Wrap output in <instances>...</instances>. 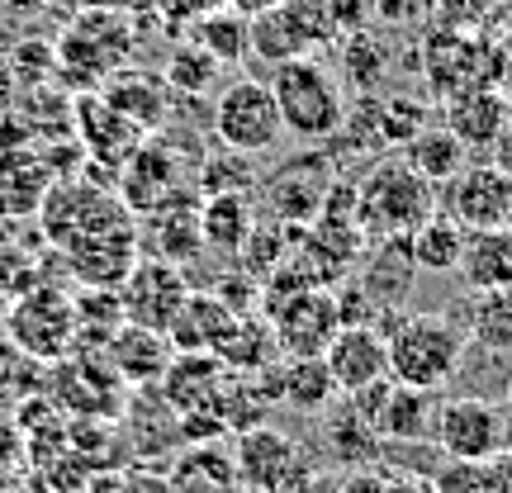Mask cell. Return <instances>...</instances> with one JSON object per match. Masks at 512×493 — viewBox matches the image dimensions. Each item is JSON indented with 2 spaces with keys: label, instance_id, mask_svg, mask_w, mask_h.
Returning <instances> with one entry per match:
<instances>
[{
  "label": "cell",
  "instance_id": "cell-41",
  "mask_svg": "<svg viewBox=\"0 0 512 493\" xmlns=\"http://www.w3.org/2000/svg\"><path fill=\"white\" fill-rule=\"evenodd\" d=\"M508 408H512V403H508Z\"/></svg>",
  "mask_w": 512,
  "mask_h": 493
},
{
  "label": "cell",
  "instance_id": "cell-29",
  "mask_svg": "<svg viewBox=\"0 0 512 493\" xmlns=\"http://www.w3.org/2000/svg\"><path fill=\"white\" fill-rule=\"evenodd\" d=\"M465 238L470 233L437 209L432 219H422L403 242H408V256H413V271H456L460 252H465Z\"/></svg>",
  "mask_w": 512,
  "mask_h": 493
},
{
  "label": "cell",
  "instance_id": "cell-8",
  "mask_svg": "<svg viewBox=\"0 0 512 493\" xmlns=\"http://www.w3.org/2000/svg\"><path fill=\"white\" fill-rule=\"evenodd\" d=\"M437 209L446 219H456L465 233L503 228L512 219V171L494 162L465 166L437 190Z\"/></svg>",
  "mask_w": 512,
  "mask_h": 493
},
{
  "label": "cell",
  "instance_id": "cell-21",
  "mask_svg": "<svg viewBox=\"0 0 512 493\" xmlns=\"http://www.w3.org/2000/svg\"><path fill=\"white\" fill-rule=\"evenodd\" d=\"M456 275L465 280L470 294H489V290H512V233L508 228H484L465 238Z\"/></svg>",
  "mask_w": 512,
  "mask_h": 493
},
{
  "label": "cell",
  "instance_id": "cell-6",
  "mask_svg": "<svg viewBox=\"0 0 512 493\" xmlns=\"http://www.w3.org/2000/svg\"><path fill=\"white\" fill-rule=\"evenodd\" d=\"M437 394L427 389H408V384L380 380L351 394L347 408L366 422L370 432L380 437V446H418V441H432V427H437Z\"/></svg>",
  "mask_w": 512,
  "mask_h": 493
},
{
  "label": "cell",
  "instance_id": "cell-24",
  "mask_svg": "<svg viewBox=\"0 0 512 493\" xmlns=\"http://www.w3.org/2000/svg\"><path fill=\"white\" fill-rule=\"evenodd\" d=\"M190 43H200L219 67H242V62L252 57V19L238 15V10H228V5H214V10L195 15Z\"/></svg>",
  "mask_w": 512,
  "mask_h": 493
},
{
  "label": "cell",
  "instance_id": "cell-22",
  "mask_svg": "<svg viewBox=\"0 0 512 493\" xmlns=\"http://www.w3.org/2000/svg\"><path fill=\"white\" fill-rule=\"evenodd\" d=\"M176 195H181V171H176V162H171V152L143 143L124 162V200H128V209L152 214V209H162V204L176 200Z\"/></svg>",
  "mask_w": 512,
  "mask_h": 493
},
{
  "label": "cell",
  "instance_id": "cell-13",
  "mask_svg": "<svg viewBox=\"0 0 512 493\" xmlns=\"http://www.w3.org/2000/svg\"><path fill=\"white\" fill-rule=\"evenodd\" d=\"M323 366H328L332 384H337V399H351L370 384L389 380V347H384V332L375 323H356V328H337V337L323 351Z\"/></svg>",
  "mask_w": 512,
  "mask_h": 493
},
{
  "label": "cell",
  "instance_id": "cell-27",
  "mask_svg": "<svg viewBox=\"0 0 512 493\" xmlns=\"http://www.w3.org/2000/svg\"><path fill=\"white\" fill-rule=\"evenodd\" d=\"M76 128H81V138H86V147H91L95 157H114V162H128L138 147H143V133L128 124L124 114H114L100 95L95 100H81L76 105Z\"/></svg>",
  "mask_w": 512,
  "mask_h": 493
},
{
  "label": "cell",
  "instance_id": "cell-5",
  "mask_svg": "<svg viewBox=\"0 0 512 493\" xmlns=\"http://www.w3.org/2000/svg\"><path fill=\"white\" fill-rule=\"evenodd\" d=\"M214 133L238 157H266V152H275L280 138H285V124H280L271 86L256 81V76H242L233 86H223L219 100H214Z\"/></svg>",
  "mask_w": 512,
  "mask_h": 493
},
{
  "label": "cell",
  "instance_id": "cell-39",
  "mask_svg": "<svg viewBox=\"0 0 512 493\" xmlns=\"http://www.w3.org/2000/svg\"><path fill=\"white\" fill-rule=\"evenodd\" d=\"M228 10H238V15H247V19H256V15H266V10H275L280 0H223Z\"/></svg>",
  "mask_w": 512,
  "mask_h": 493
},
{
  "label": "cell",
  "instance_id": "cell-35",
  "mask_svg": "<svg viewBox=\"0 0 512 493\" xmlns=\"http://www.w3.org/2000/svg\"><path fill=\"white\" fill-rule=\"evenodd\" d=\"M375 128H380L384 147H403L408 138H418L422 128H427V105L408 100V95H394V100H384L380 110H375Z\"/></svg>",
  "mask_w": 512,
  "mask_h": 493
},
{
  "label": "cell",
  "instance_id": "cell-36",
  "mask_svg": "<svg viewBox=\"0 0 512 493\" xmlns=\"http://www.w3.org/2000/svg\"><path fill=\"white\" fill-rule=\"evenodd\" d=\"M437 15V0H370V24L380 29H418Z\"/></svg>",
  "mask_w": 512,
  "mask_h": 493
},
{
  "label": "cell",
  "instance_id": "cell-31",
  "mask_svg": "<svg viewBox=\"0 0 512 493\" xmlns=\"http://www.w3.org/2000/svg\"><path fill=\"white\" fill-rule=\"evenodd\" d=\"M384 72H389V48H384V38H375L370 29L337 43V76H347L356 91H370Z\"/></svg>",
  "mask_w": 512,
  "mask_h": 493
},
{
  "label": "cell",
  "instance_id": "cell-18",
  "mask_svg": "<svg viewBox=\"0 0 512 493\" xmlns=\"http://www.w3.org/2000/svg\"><path fill=\"white\" fill-rule=\"evenodd\" d=\"M252 233H256V200L247 190H223V195H204L200 200L204 252L242 256V247H247Z\"/></svg>",
  "mask_w": 512,
  "mask_h": 493
},
{
  "label": "cell",
  "instance_id": "cell-4",
  "mask_svg": "<svg viewBox=\"0 0 512 493\" xmlns=\"http://www.w3.org/2000/svg\"><path fill=\"white\" fill-rule=\"evenodd\" d=\"M432 441L446 460L460 465H489V460L512 451V408L479 394H460V399L437 403V427Z\"/></svg>",
  "mask_w": 512,
  "mask_h": 493
},
{
  "label": "cell",
  "instance_id": "cell-20",
  "mask_svg": "<svg viewBox=\"0 0 512 493\" xmlns=\"http://www.w3.org/2000/svg\"><path fill=\"white\" fill-rule=\"evenodd\" d=\"M100 100L110 105L114 114H124L138 133H152V128L166 119V105H171V91L157 72H114L105 81Z\"/></svg>",
  "mask_w": 512,
  "mask_h": 493
},
{
  "label": "cell",
  "instance_id": "cell-38",
  "mask_svg": "<svg viewBox=\"0 0 512 493\" xmlns=\"http://www.w3.org/2000/svg\"><path fill=\"white\" fill-rule=\"evenodd\" d=\"M337 484H342L337 475H328V470H313V465H309L304 475H294L280 493H337Z\"/></svg>",
  "mask_w": 512,
  "mask_h": 493
},
{
  "label": "cell",
  "instance_id": "cell-12",
  "mask_svg": "<svg viewBox=\"0 0 512 493\" xmlns=\"http://www.w3.org/2000/svg\"><path fill=\"white\" fill-rule=\"evenodd\" d=\"M266 323L275 332V347L280 356H323L328 342L337 337L342 318H337V299H332L328 285L304 294H290L285 304L266 309Z\"/></svg>",
  "mask_w": 512,
  "mask_h": 493
},
{
  "label": "cell",
  "instance_id": "cell-9",
  "mask_svg": "<svg viewBox=\"0 0 512 493\" xmlns=\"http://www.w3.org/2000/svg\"><path fill=\"white\" fill-rule=\"evenodd\" d=\"M10 342L34 361H62L76 347V309L62 290H38L19 294L10 309Z\"/></svg>",
  "mask_w": 512,
  "mask_h": 493
},
{
  "label": "cell",
  "instance_id": "cell-7",
  "mask_svg": "<svg viewBox=\"0 0 512 493\" xmlns=\"http://www.w3.org/2000/svg\"><path fill=\"white\" fill-rule=\"evenodd\" d=\"M332 43V24L323 0H280L275 10L252 19V57L266 67H285L299 57H318Z\"/></svg>",
  "mask_w": 512,
  "mask_h": 493
},
{
  "label": "cell",
  "instance_id": "cell-3",
  "mask_svg": "<svg viewBox=\"0 0 512 493\" xmlns=\"http://www.w3.org/2000/svg\"><path fill=\"white\" fill-rule=\"evenodd\" d=\"M437 214V185H427L418 171H408L399 157H384L356 185V228L370 242L408 238L422 219Z\"/></svg>",
  "mask_w": 512,
  "mask_h": 493
},
{
  "label": "cell",
  "instance_id": "cell-1",
  "mask_svg": "<svg viewBox=\"0 0 512 493\" xmlns=\"http://www.w3.org/2000/svg\"><path fill=\"white\" fill-rule=\"evenodd\" d=\"M375 328L384 332L389 380L394 384L441 394L465 366L470 337L446 313H384V323H375Z\"/></svg>",
  "mask_w": 512,
  "mask_h": 493
},
{
  "label": "cell",
  "instance_id": "cell-23",
  "mask_svg": "<svg viewBox=\"0 0 512 493\" xmlns=\"http://www.w3.org/2000/svg\"><path fill=\"white\" fill-rule=\"evenodd\" d=\"M53 190V171L34 152H0V219L38 214Z\"/></svg>",
  "mask_w": 512,
  "mask_h": 493
},
{
  "label": "cell",
  "instance_id": "cell-33",
  "mask_svg": "<svg viewBox=\"0 0 512 493\" xmlns=\"http://www.w3.org/2000/svg\"><path fill=\"white\" fill-rule=\"evenodd\" d=\"M437 493H512V451L508 456L489 460V465H460V460H446L441 465Z\"/></svg>",
  "mask_w": 512,
  "mask_h": 493
},
{
  "label": "cell",
  "instance_id": "cell-37",
  "mask_svg": "<svg viewBox=\"0 0 512 493\" xmlns=\"http://www.w3.org/2000/svg\"><path fill=\"white\" fill-rule=\"evenodd\" d=\"M337 493H394V479L384 475V470H375V465H361V470L342 475Z\"/></svg>",
  "mask_w": 512,
  "mask_h": 493
},
{
  "label": "cell",
  "instance_id": "cell-2",
  "mask_svg": "<svg viewBox=\"0 0 512 493\" xmlns=\"http://www.w3.org/2000/svg\"><path fill=\"white\" fill-rule=\"evenodd\" d=\"M271 95L285 133H294L299 143H332L342 124H347V91L342 76L328 72L318 57H299L285 67H271Z\"/></svg>",
  "mask_w": 512,
  "mask_h": 493
},
{
  "label": "cell",
  "instance_id": "cell-30",
  "mask_svg": "<svg viewBox=\"0 0 512 493\" xmlns=\"http://www.w3.org/2000/svg\"><path fill=\"white\" fill-rule=\"evenodd\" d=\"M465 337L475 347L512 356V290L470 294V318H465Z\"/></svg>",
  "mask_w": 512,
  "mask_h": 493
},
{
  "label": "cell",
  "instance_id": "cell-28",
  "mask_svg": "<svg viewBox=\"0 0 512 493\" xmlns=\"http://www.w3.org/2000/svg\"><path fill=\"white\" fill-rule=\"evenodd\" d=\"M280 399L294 413H328L337 403V384H332L323 356H285L280 361Z\"/></svg>",
  "mask_w": 512,
  "mask_h": 493
},
{
  "label": "cell",
  "instance_id": "cell-10",
  "mask_svg": "<svg viewBox=\"0 0 512 493\" xmlns=\"http://www.w3.org/2000/svg\"><path fill=\"white\" fill-rule=\"evenodd\" d=\"M185 299H190V280L181 275V266H171L162 256H138V266L119 285L124 323H138L152 332H171Z\"/></svg>",
  "mask_w": 512,
  "mask_h": 493
},
{
  "label": "cell",
  "instance_id": "cell-14",
  "mask_svg": "<svg viewBox=\"0 0 512 493\" xmlns=\"http://www.w3.org/2000/svg\"><path fill=\"white\" fill-rule=\"evenodd\" d=\"M228 384V366H223L214 351H176V361L166 366L162 375V399L171 413H214L219 408V394ZM219 418V413H214Z\"/></svg>",
  "mask_w": 512,
  "mask_h": 493
},
{
  "label": "cell",
  "instance_id": "cell-34",
  "mask_svg": "<svg viewBox=\"0 0 512 493\" xmlns=\"http://www.w3.org/2000/svg\"><path fill=\"white\" fill-rule=\"evenodd\" d=\"M328 451L337 460H347L351 470H361V465H370V460H375L380 437H375V432H370V427L356 418L351 408H342L337 418H328Z\"/></svg>",
  "mask_w": 512,
  "mask_h": 493
},
{
  "label": "cell",
  "instance_id": "cell-11",
  "mask_svg": "<svg viewBox=\"0 0 512 493\" xmlns=\"http://www.w3.org/2000/svg\"><path fill=\"white\" fill-rule=\"evenodd\" d=\"M233 465H238V489L242 493H280L294 475L309 470L304 446H299L290 432L266 427V422L238 432V441H233Z\"/></svg>",
  "mask_w": 512,
  "mask_h": 493
},
{
  "label": "cell",
  "instance_id": "cell-26",
  "mask_svg": "<svg viewBox=\"0 0 512 493\" xmlns=\"http://www.w3.org/2000/svg\"><path fill=\"white\" fill-rule=\"evenodd\" d=\"M399 162L408 166V171H418L427 185H446L451 176H460L465 171V147H460V138L451 133V128H422L418 138H408V143L399 147Z\"/></svg>",
  "mask_w": 512,
  "mask_h": 493
},
{
  "label": "cell",
  "instance_id": "cell-17",
  "mask_svg": "<svg viewBox=\"0 0 512 493\" xmlns=\"http://www.w3.org/2000/svg\"><path fill=\"white\" fill-rule=\"evenodd\" d=\"M512 124V105L508 95L489 91V86H470V91H456L451 105H446V128L460 138V147H494Z\"/></svg>",
  "mask_w": 512,
  "mask_h": 493
},
{
  "label": "cell",
  "instance_id": "cell-40",
  "mask_svg": "<svg viewBox=\"0 0 512 493\" xmlns=\"http://www.w3.org/2000/svg\"><path fill=\"white\" fill-rule=\"evenodd\" d=\"M124 493H171V489H166L162 479H152V475H133L124 484Z\"/></svg>",
  "mask_w": 512,
  "mask_h": 493
},
{
  "label": "cell",
  "instance_id": "cell-32",
  "mask_svg": "<svg viewBox=\"0 0 512 493\" xmlns=\"http://www.w3.org/2000/svg\"><path fill=\"white\" fill-rule=\"evenodd\" d=\"M219 62L204 53L200 43H190L185 38L176 53L166 57V72H162V81H166V91L171 95H209L214 91V81H219Z\"/></svg>",
  "mask_w": 512,
  "mask_h": 493
},
{
  "label": "cell",
  "instance_id": "cell-16",
  "mask_svg": "<svg viewBox=\"0 0 512 493\" xmlns=\"http://www.w3.org/2000/svg\"><path fill=\"white\" fill-rule=\"evenodd\" d=\"M105 361L124 384H162L166 366L176 361V347H171L166 332L119 323V332L105 342Z\"/></svg>",
  "mask_w": 512,
  "mask_h": 493
},
{
  "label": "cell",
  "instance_id": "cell-25",
  "mask_svg": "<svg viewBox=\"0 0 512 493\" xmlns=\"http://www.w3.org/2000/svg\"><path fill=\"white\" fill-rule=\"evenodd\" d=\"M152 242H157V256L171 261V266H190L204 256V238H200V204L195 200H166L162 209H152Z\"/></svg>",
  "mask_w": 512,
  "mask_h": 493
},
{
  "label": "cell",
  "instance_id": "cell-19",
  "mask_svg": "<svg viewBox=\"0 0 512 493\" xmlns=\"http://www.w3.org/2000/svg\"><path fill=\"white\" fill-rule=\"evenodd\" d=\"M242 313H233L228 304H223L219 294H200L190 290V299L181 304V313H176V323H171V347L176 351H214L219 356V347L228 342V332L238 328Z\"/></svg>",
  "mask_w": 512,
  "mask_h": 493
},
{
  "label": "cell",
  "instance_id": "cell-15",
  "mask_svg": "<svg viewBox=\"0 0 512 493\" xmlns=\"http://www.w3.org/2000/svg\"><path fill=\"white\" fill-rule=\"evenodd\" d=\"M124 389L128 384L114 375L105 356H72L67 366L57 370L53 384L57 399L67 403L72 413H81V418H114L124 408Z\"/></svg>",
  "mask_w": 512,
  "mask_h": 493
}]
</instances>
